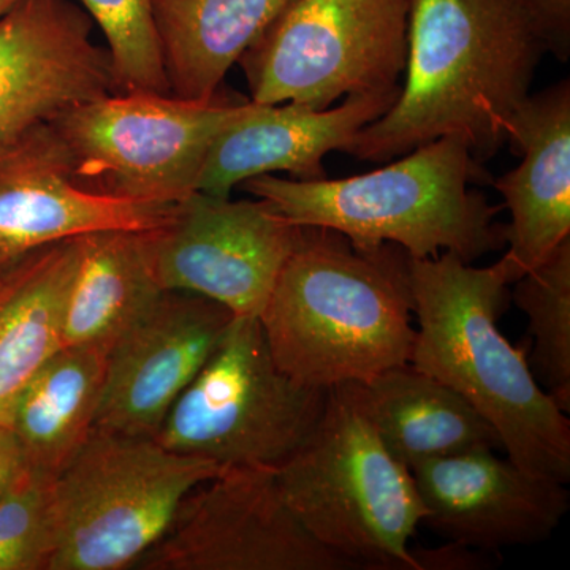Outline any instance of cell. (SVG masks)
Segmentation results:
<instances>
[{
  "instance_id": "cell-2",
  "label": "cell",
  "mask_w": 570,
  "mask_h": 570,
  "mask_svg": "<svg viewBox=\"0 0 570 570\" xmlns=\"http://www.w3.org/2000/svg\"><path fill=\"white\" fill-rule=\"evenodd\" d=\"M409 255L302 227L258 321L276 365L306 387L365 382L411 360Z\"/></svg>"
},
{
  "instance_id": "cell-17",
  "label": "cell",
  "mask_w": 570,
  "mask_h": 570,
  "mask_svg": "<svg viewBox=\"0 0 570 570\" xmlns=\"http://www.w3.org/2000/svg\"><path fill=\"white\" fill-rule=\"evenodd\" d=\"M508 142L521 164L493 184L510 213L501 261L513 284L570 238V82L528 97Z\"/></svg>"
},
{
  "instance_id": "cell-20",
  "label": "cell",
  "mask_w": 570,
  "mask_h": 570,
  "mask_svg": "<svg viewBox=\"0 0 570 570\" xmlns=\"http://www.w3.org/2000/svg\"><path fill=\"white\" fill-rule=\"evenodd\" d=\"M80 243L66 239L17 262L0 288V425L22 390L63 347V313Z\"/></svg>"
},
{
  "instance_id": "cell-11",
  "label": "cell",
  "mask_w": 570,
  "mask_h": 570,
  "mask_svg": "<svg viewBox=\"0 0 570 570\" xmlns=\"http://www.w3.org/2000/svg\"><path fill=\"white\" fill-rule=\"evenodd\" d=\"M299 232L264 200L194 193L151 232L154 268L165 292L205 296L235 317H258Z\"/></svg>"
},
{
  "instance_id": "cell-13",
  "label": "cell",
  "mask_w": 570,
  "mask_h": 570,
  "mask_svg": "<svg viewBox=\"0 0 570 570\" xmlns=\"http://www.w3.org/2000/svg\"><path fill=\"white\" fill-rule=\"evenodd\" d=\"M234 318L205 296L164 292L111 347L96 426L156 436Z\"/></svg>"
},
{
  "instance_id": "cell-3",
  "label": "cell",
  "mask_w": 570,
  "mask_h": 570,
  "mask_svg": "<svg viewBox=\"0 0 570 570\" xmlns=\"http://www.w3.org/2000/svg\"><path fill=\"white\" fill-rule=\"evenodd\" d=\"M407 266L417 317L409 363L463 396L497 430L509 460L568 483V414L498 326L510 285L504 262L474 268L444 253L409 257Z\"/></svg>"
},
{
  "instance_id": "cell-26",
  "label": "cell",
  "mask_w": 570,
  "mask_h": 570,
  "mask_svg": "<svg viewBox=\"0 0 570 570\" xmlns=\"http://www.w3.org/2000/svg\"><path fill=\"white\" fill-rule=\"evenodd\" d=\"M419 570H479L490 568L493 558L489 551L469 549L448 542L441 549L414 550Z\"/></svg>"
},
{
  "instance_id": "cell-25",
  "label": "cell",
  "mask_w": 570,
  "mask_h": 570,
  "mask_svg": "<svg viewBox=\"0 0 570 570\" xmlns=\"http://www.w3.org/2000/svg\"><path fill=\"white\" fill-rule=\"evenodd\" d=\"M52 475L26 466L0 494V570H50L56 553Z\"/></svg>"
},
{
  "instance_id": "cell-10",
  "label": "cell",
  "mask_w": 570,
  "mask_h": 570,
  "mask_svg": "<svg viewBox=\"0 0 570 570\" xmlns=\"http://www.w3.org/2000/svg\"><path fill=\"white\" fill-rule=\"evenodd\" d=\"M132 569L352 570L296 519L272 468H225L198 483Z\"/></svg>"
},
{
  "instance_id": "cell-8",
  "label": "cell",
  "mask_w": 570,
  "mask_h": 570,
  "mask_svg": "<svg viewBox=\"0 0 570 570\" xmlns=\"http://www.w3.org/2000/svg\"><path fill=\"white\" fill-rule=\"evenodd\" d=\"M246 104L115 92L63 111L50 127L82 189L178 205L197 193L209 146Z\"/></svg>"
},
{
  "instance_id": "cell-29",
  "label": "cell",
  "mask_w": 570,
  "mask_h": 570,
  "mask_svg": "<svg viewBox=\"0 0 570 570\" xmlns=\"http://www.w3.org/2000/svg\"><path fill=\"white\" fill-rule=\"evenodd\" d=\"M20 2V0H0V18L7 13L14 6V3Z\"/></svg>"
},
{
  "instance_id": "cell-24",
  "label": "cell",
  "mask_w": 570,
  "mask_h": 570,
  "mask_svg": "<svg viewBox=\"0 0 570 570\" xmlns=\"http://www.w3.org/2000/svg\"><path fill=\"white\" fill-rule=\"evenodd\" d=\"M102 29L121 92L170 96L154 0H78Z\"/></svg>"
},
{
  "instance_id": "cell-28",
  "label": "cell",
  "mask_w": 570,
  "mask_h": 570,
  "mask_svg": "<svg viewBox=\"0 0 570 570\" xmlns=\"http://www.w3.org/2000/svg\"><path fill=\"white\" fill-rule=\"evenodd\" d=\"M24 468L20 442L9 426L0 425V494L9 489Z\"/></svg>"
},
{
  "instance_id": "cell-15",
  "label": "cell",
  "mask_w": 570,
  "mask_h": 570,
  "mask_svg": "<svg viewBox=\"0 0 570 570\" xmlns=\"http://www.w3.org/2000/svg\"><path fill=\"white\" fill-rule=\"evenodd\" d=\"M176 205L82 189L71 178L50 122L0 151V269L41 247L104 230H154Z\"/></svg>"
},
{
  "instance_id": "cell-21",
  "label": "cell",
  "mask_w": 570,
  "mask_h": 570,
  "mask_svg": "<svg viewBox=\"0 0 570 570\" xmlns=\"http://www.w3.org/2000/svg\"><path fill=\"white\" fill-rule=\"evenodd\" d=\"M291 0H154L170 96L213 100Z\"/></svg>"
},
{
  "instance_id": "cell-19",
  "label": "cell",
  "mask_w": 570,
  "mask_h": 570,
  "mask_svg": "<svg viewBox=\"0 0 570 570\" xmlns=\"http://www.w3.org/2000/svg\"><path fill=\"white\" fill-rule=\"evenodd\" d=\"M156 230V228H154ZM153 230L78 236L80 255L63 313V347H111L160 298Z\"/></svg>"
},
{
  "instance_id": "cell-23",
  "label": "cell",
  "mask_w": 570,
  "mask_h": 570,
  "mask_svg": "<svg viewBox=\"0 0 570 570\" xmlns=\"http://www.w3.org/2000/svg\"><path fill=\"white\" fill-rule=\"evenodd\" d=\"M513 302L530 322V366L562 412H570V238L513 283Z\"/></svg>"
},
{
  "instance_id": "cell-9",
  "label": "cell",
  "mask_w": 570,
  "mask_h": 570,
  "mask_svg": "<svg viewBox=\"0 0 570 570\" xmlns=\"http://www.w3.org/2000/svg\"><path fill=\"white\" fill-rule=\"evenodd\" d=\"M409 0H291L239 58L250 100L325 110L400 86Z\"/></svg>"
},
{
  "instance_id": "cell-30",
  "label": "cell",
  "mask_w": 570,
  "mask_h": 570,
  "mask_svg": "<svg viewBox=\"0 0 570 570\" xmlns=\"http://www.w3.org/2000/svg\"><path fill=\"white\" fill-rule=\"evenodd\" d=\"M11 266H13V265H11ZM11 266H10V268H11ZM10 268L0 269V288H2L3 281H6L7 273H9Z\"/></svg>"
},
{
  "instance_id": "cell-4",
  "label": "cell",
  "mask_w": 570,
  "mask_h": 570,
  "mask_svg": "<svg viewBox=\"0 0 570 570\" xmlns=\"http://www.w3.org/2000/svg\"><path fill=\"white\" fill-rule=\"evenodd\" d=\"M482 178L468 141L448 135L371 174L314 181L262 175L242 187L288 223L328 228L362 249L390 243L412 258L444 250L471 264L505 246L499 208L469 189Z\"/></svg>"
},
{
  "instance_id": "cell-16",
  "label": "cell",
  "mask_w": 570,
  "mask_h": 570,
  "mask_svg": "<svg viewBox=\"0 0 570 570\" xmlns=\"http://www.w3.org/2000/svg\"><path fill=\"white\" fill-rule=\"evenodd\" d=\"M401 85L347 96L325 110L299 104H246L238 118L214 138L197 181V193L228 198L236 186L276 171L294 179H324V157L351 141L360 129L392 108Z\"/></svg>"
},
{
  "instance_id": "cell-7",
  "label": "cell",
  "mask_w": 570,
  "mask_h": 570,
  "mask_svg": "<svg viewBox=\"0 0 570 570\" xmlns=\"http://www.w3.org/2000/svg\"><path fill=\"white\" fill-rule=\"evenodd\" d=\"M326 401L328 390L276 365L258 317H235L154 439L217 466L277 469L316 430Z\"/></svg>"
},
{
  "instance_id": "cell-12",
  "label": "cell",
  "mask_w": 570,
  "mask_h": 570,
  "mask_svg": "<svg viewBox=\"0 0 570 570\" xmlns=\"http://www.w3.org/2000/svg\"><path fill=\"white\" fill-rule=\"evenodd\" d=\"M92 29L73 0H20L0 18V151L77 105L121 92Z\"/></svg>"
},
{
  "instance_id": "cell-22",
  "label": "cell",
  "mask_w": 570,
  "mask_h": 570,
  "mask_svg": "<svg viewBox=\"0 0 570 570\" xmlns=\"http://www.w3.org/2000/svg\"><path fill=\"white\" fill-rule=\"evenodd\" d=\"M107 367V351L85 346L62 347L41 366L9 425L26 466L56 478L80 452L96 428Z\"/></svg>"
},
{
  "instance_id": "cell-6",
  "label": "cell",
  "mask_w": 570,
  "mask_h": 570,
  "mask_svg": "<svg viewBox=\"0 0 570 570\" xmlns=\"http://www.w3.org/2000/svg\"><path fill=\"white\" fill-rule=\"evenodd\" d=\"M225 468L154 438L94 428L52 482L50 570H126L167 530L184 497Z\"/></svg>"
},
{
  "instance_id": "cell-27",
  "label": "cell",
  "mask_w": 570,
  "mask_h": 570,
  "mask_svg": "<svg viewBox=\"0 0 570 570\" xmlns=\"http://www.w3.org/2000/svg\"><path fill=\"white\" fill-rule=\"evenodd\" d=\"M549 39V50L566 61L570 47V0H532Z\"/></svg>"
},
{
  "instance_id": "cell-1",
  "label": "cell",
  "mask_w": 570,
  "mask_h": 570,
  "mask_svg": "<svg viewBox=\"0 0 570 570\" xmlns=\"http://www.w3.org/2000/svg\"><path fill=\"white\" fill-rule=\"evenodd\" d=\"M546 51L532 0H409L406 81L392 108L343 153L390 163L461 135L485 163L508 142L510 119L530 97Z\"/></svg>"
},
{
  "instance_id": "cell-5",
  "label": "cell",
  "mask_w": 570,
  "mask_h": 570,
  "mask_svg": "<svg viewBox=\"0 0 570 570\" xmlns=\"http://www.w3.org/2000/svg\"><path fill=\"white\" fill-rule=\"evenodd\" d=\"M288 508L352 570H419L409 540L425 508L411 469L390 453L346 385L328 390L305 444L276 469Z\"/></svg>"
},
{
  "instance_id": "cell-18",
  "label": "cell",
  "mask_w": 570,
  "mask_h": 570,
  "mask_svg": "<svg viewBox=\"0 0 570 570\" xmlns=\"http://www.w3.org/2000/svg\"><path fill=\"white\" fill-rule=\"evenodd\" d=\"M344 385L385 448L411 471L471 450H502L497 430L463 396L411 363Z\"/></svg>"
},
{
  "instance_id": "cell-14",
  "label": "cell",
  "mask_w": 570,
  "mask_h": 570,
  "mask_svg": "<svg viewBox=\"0 0 570 570\" xmlns=\"http://www.w3.org/2000/svg\"><path fill=\"white\" fill-rule=\"evenodd\" d=\"M423 523L448 542L497 553L505 547L543 542L570 505L558 480L524 471L497 450H471L412 469Z\"/></svg>"
}]
</instances>
